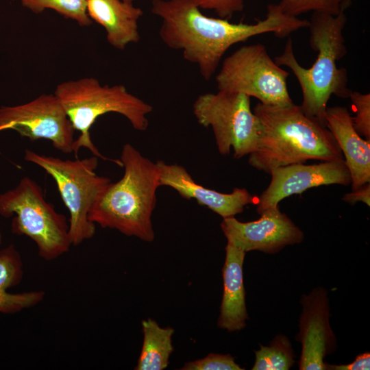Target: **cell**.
<instances>
[{
  "label": "cell",
  "mask_w": 370,
  "mask_h": 370,
  "mask_svg": "<svg viewBox=\"0 0 370 370\" xmlns=\"http://www.w3.org/2000/svg\"><path fill=\"white\" fill-rule=\"evenodd\" d=\"M193 0H152L151 11L161 20L159 36L169 48L197 66L205 80L215 74L225 52L251 37L273 33L284 38L308 27L309 21L289 16L278 4H269L264 19L254 24L233 23L205 16Z\"/></svg>",
  "instance_id": "1"
},
{
  "label": "cell",
  "mask_w": 370,
  "mask_h": 370,
  "mask_svg": "<svg viewBox=\"0 0 370 370\" xmlns=\"http://www.w3.org/2000/svg\"><path fill=\"white\" fill-rule=\"evenodd\" d=\"M254 113L259 122L256 149L248 162L269 173L277 167L309 160L344 159L327 127L308 117L299 106H268L258 103Z\"/></svg>",
  "instance_id": "2"
},
{
  "label": "cell",
  "mask_w": 370,
  "mask_h": 370,
  "mask_svg": "<svg viewBox=\"0 0 370 370\" xmlns=\"http://www.w3.org/2000/svg\"><path fill=\"white\" fill-rule=\"evenodd\" d=\"M345 12L336 16L312 12L309 21L310 45L317 51V57L310 68L297 62L288 38L283 53L275 58L279 66L289 68L299 84L302 92L300 106L310 119L326 127L325 112L332 95L349 98L352 90L347 87V73L338 68L337 61L347 53L343 29L347 23Z\"/></svg>",
  "instance_id": "3"
},
{
  "label": "cell",
  "mask_w": 370,
  "mask_h": 370,
  "mask_svg": "<svg viewBox=\"0 0 370 370\" xmlns=\"http://www.w3.org/2000/svg\"><path fill=\"white\" fill-rule=\"evenodd\" d=\"M120 160L124 169L123 177L104 186L89 211L88 219L101 227L152 242L155 234L151 217L160 186V168L130 143L123 146Z\"/></svg>",
  "instance_id": "4"
},
{
  "label": "cell",
  "mask_w": 370,
  "mask_h": 370,
  "mask_svg": "<svg viewBox=\"0 0 370 370\" xmlns=\"http://www.w3.org/2000/svg\"><path fill=\"white\" fill-rule=\"evenodd\" d=\"M54 95L63 106L73 128L80 132L73 144L77 155L81 147L94 156L111 161L122 167L120 159L103 156L92 142L90 129L101 115L115 112L125 116L133 128L145 131L149 127L147 116L153 107L130 93L123 85H101L93 77H84L62 82L56 86Z\"/></svg>",
  "instance_id": "5"
},
{
  "label": "cell",
  "mask_w": 370,
  "mask_h": 370,
  "mask_svg": "<svg viewBox=\"0 0 370 370\" xmlns=\"http://www.w3.org/2000/svg\"><path fill=\"white\" fill-rule=\"evenodd\" d=\"M14 214L12 232L31 238L41 258L53 260L69 251L72 245L66 217L46 201L42 187L28 177L0 195V215Z\"/></svg>",
  "instance_id": "6"
},
{
  "label": "cell",
  "mask_w": 370,
  "mask_h": 370,
  "mask_svg": "<svg viewBox=\"0 0 370 370\" xmlns=\"http://www.w3.org/2000/svg\"><path fill=\"white\" fill-rule=\"evenodd\" d=\"M24 159L39 166L53 178L70 213L71 245H78L91 238L96 229L88 219L89 211L100 192L111 182L110 178L97 174L99 158L93 155L81 160H62L26 149Z\"/></svg>",
  "instance_id": "7"
},
{
  "label": "cell",
  "mask_w": 370,
  "mask_h": 370,
  "mask_svg": "<svg viewBox=\"0 0 370 370\" xmlns=\"http://www.w3.org/2000/svg\"><path fill=\"white\" fill-rule=\"evenodd\" d=\"M289 73L280 68L261 44L241 47L225 58L215 76L218 90L242 93L264 105L293 104L286 79Z\"/></svg>",
  "instance_id": "8"
},
{
  "label": "cell",
  "mask_w": 370,
  "mask_h": 370,
  "mask_svg": "<svg viewBox=\"0 0 370 370\" xmlns=\"http://www.w3.org/2000/svg\"><path fill=\"white\" fill-rule=\"evenodd\" d=\"M197 122L211 127L219 152L227 155L231 148L236 159L249 155L256 147L259 122L246 95L218 90L199 95L193 106Z\"/></svg>",
  "instance_id": "9"
},
{
  "label": "cell",
  "mask_w": 370,
  "mask_h": 370,
  "mask_svg": "<svg viewBox=\"0 0 370 370\" xmlns=\"http://www.w3.org/2000/svg\"><path fill=\"white\" fill-rule=\"evenodd\" d=\"M12 130L32 141L47 139L64 153H73L75 130L54 94L16 106L0 108V132Z\"/></svg>",
  "instance_id": "10"
},
{
  "label": "cell",
  "mask_w": 370,
  "mask_h": 370,
  "mask_svg": "<svg viewBox=\"0 0 370 370\" xmlns=\"http://www.w3.org/2000/svg\"><path fill=\"white\" fill-rule=\"evenodd\" d=\"M221 228L227 243L245 252L275 254L287 245L301 243L304 238L301 230L279 206L266 209L256 221L241 222L234 217L225 218Z\"/></svg>",
  "instance_id": "11"
},
{
  "label": "cell",
  "mask_w": 370,
  "mask_h": 370,
  "mask_svg": "<svg viewBox=\"0 0 370 370\" xmlns=\"http://www.w3.org/2000/svg\"><path fill=\"white\" fill-rule=\"evenodd\" d=\"M271 180L256 203L260 214L271 207L278 206L284 199L295 194H301L307 189L323 185L349 186L351 177L344 159L321 161L305 164L297 163L272 169Z\"/></svg>",
  "instance_id": "12"
},
{
  "label": "cell",
  "mask_w": 370,
  "mask_h": 370,
  "mask_svg": "<svg viewBox=\"0 0 370 370\" xmlns=\"http://www.w3.org/2000/svg\"><path fill=\"white\" fill-rule=\"evenodd\" d=\"M300 302L302 312L296 336L301 344L299 369L327 370L325 358L336 347L335 335L330 324L328 291L317 287L308 295H303Z\"/></svg>",
  "instance_id": "13"
},
{
  "label": "cell",
  "mask_w": 370,
  "mask_h": 370,
  "mask_svg": "<svg viewBox=\"0 0 370 370\" xmlns=\"http://www.w3.org/2000/svg\"><path fill=\"white\" fill-rule=\"evenodd\" d=\"M160 171V184L175 190L186 199H193L220 215L223 219L243 212L245 206L254 202V197L247 189L235 188L230 193L210 189L194 181L187 170L177 164L156 162Z\"/></svg>",
  "instance_id": "14"
},
{
  "label": "cell",
  "mask_w": 370,
  "mask_h": 370,
  "mask_svg": "<svg viewBox=\"0 0 370 370\" xmlns=\"http://www.w3.org/2000/svg\"><path fill=\"white\" fill-rule=\"evenodd\" d=\"M325 121L343 153L351 177L352 190L370 182V140L362 139L358 134L347 108L328 107Z\"/></svg>",
  "instance_id": "15"
},
{
  "label": "cell",
  "mask_w": 370,
  "mask_h": 370,
  "mask_svg": "<svg viewBox=\"0 0 370 370\" xmlns=\"http://www.w3.org/2000/svg\"><path fill=\"white\" fill-rule=\"evenodd\" d=\"M87 14L105 29L113 47L123 50L139 41L138 21L143 12L132 0H87Z\"/></svg>",
  "instance_id": "16"
},
{
  "label": "cell",
  "mask_w": 370,
  "mask_h": 370,
  "mask_svg": "<svg viewBox=\"0 0 370 370\" xmlns=\"http://www.w3.org/2000/svg\"><path fill=\"white\" fill-rule=\"evenodd\" d=\"M245 254L227 243L223 267V293L217 325L228 332L243 330L248 319L243 274Z\"/></svg>",
  "instance_id": "17"
},
{
  "label": "cell",
  "mask_w": 370,
  "mask_h": 370,
  "mask_svg": "<svg viewBox=\"0 0 370 370\" xmlns=\"http://www.w3.org/2000/svg\"><path fill=\"white\" fill-rule=\"evenodd\" d=\"M23 275L20 254L13 245L0 251V312L16 313L32 308L45 297L42 291L10 293L7 289L17 285Z\"/></svg>",
  "instance_id": "18"
},
{
  "label": "cell",
  "mask_w": 370,
  "mask_h": 370,
  "mask_svg": "<svg viewBox=\"0 0 370 370\" xmlns=\"http://www.w3.org/2000/svg\"><path fill=\"white\" fill-rule=\"evenodd\" d=\"M143 343L136 370H162L169 363L173 351L172 328H161L154 320L142 321Z\"/></svg>",
  "instance_id": "19"
},
{
  "label": "cell",
  "mask_w": 370,
  "mask_h": 370,
  "mask_svg": "<svg viewBox=\"0 0 370 370\" xmlns=\"http://www.w3.org/2000/svg\"><path fill=\"white\" fill-rule=\"evenodd\" d=\"M255 356L253 370H288L295 363L291 343L282 334L277 335L269 345H260Z\"/></svg>",
  "instance_id": "20"
},
{
  "label": "cell",
  "mask_w": 370,
  "mask_h": 370,
  "mask_svg": "<svg viewBox=\"0 0 370 370\" xmlns=\"http://www.w3.org/2000/svg\"><path fill=\"white\" fill-rule=\"evenodd\" d=\"M22 5L36 14L51 9L81 26H90L92 21L87 14V0H20Z\"/></svg>",
  "instance_id": "21"
},
{
  "label": "cell",
  "mask_w": 370,
  "mask_h": 370,
  "mask_svg": "<svg viewBox=\"0 0 370 370\" xmlns=\"http://www.w3.org/2000/svg\"><path fill=\"white\" fill-rule=\"evenodd\" d=\"M354 0H281L278 5L284 13L294 17L308 12L336 16L351 5Z\"/></svg>",
  "instance_id": "22"
},
{
  "label": "cell",
  "mask_w": 370,
  "mask_h": 370,
  "mask_svg": "<svg viewBox=\"0 0 370 370\" xmlns=\"http://www.w3.org/2000/svg\"><path fill=\"white\" fill-rule=\"evenodd\" d=\"M349 98L356 113L352 116L354 127L360 136L370 140V94L352 91Z\"/></svg>",
  "instance_id": "23"
},
{
  "label": "cell",
  "mask_w": 370,
  "mask_h": 370,
  "mask_svg": "<svg viewBox=\"0 0 370 370\" xmlns=\"http://www.w3.org/2000/svg\"><path fill=\"white\" fill-rule=\"evenodd\" d=\"M182 370H242L230 354H210L204 358L184 364Z\"/></svg>",
  "instance_id": "24"
},
{
  "label": "cell",
  "mask_w": 370,
  "mask_h": 370,
  "mask_svg": "<svg viewBox=\"0 0 370 370\" xmlns=\"http://www.w3.org/2000/svg\"><path fill=\"white\" fill-rule=\"evenodd\" d=\"M200 9L214 10L219 18L227 19L244 8V0H193Z\"/></svg>",
  "instance_id": "25"
},
{
  "label": "cell",
  "mask_w": 370,
  "mask_h": 370,
  "mask_svg": "<svg viewBox=\"0 0 370 370\" xmlns=\"http://www.w3.org/2000/svg\"><path fill=\"white\" fill-rule=\"evenodd\" d=\"M369 369L370 354L369 352H365L358 355L352 363L347 365H327V369L330 370H367Z\"/></svg>",
  "instance_id": "26"
},
{
  "label": "cell",
  "mask_w": 370,
  "mask_h": 370,
  "mask_svg": "<svg viewBox=\"0 0 370 370\" xmlns=\"http://www.w3.org/2000/svg\"><path fill=\"white\" fill-rule=\"evenodd\" d=\"M343 200L354 205L356 202H363L370 206V183L363 184L359 188L352 190V192L344 195Z\"/></svg>",
  "instance_id": "27"
},
{
  "label": "cell",
  "mask_w": 370,
  "mask_h": 370,
  "mask_svg": "<svg viewBox=\"0 0 370 370\" xmlns=\"http://www.w3.org/2000/svg\"><path fill=\"white\" fill-rule=\"evenodd\" d=\"M1 234H0V243H1Z\"/></svg>",
  "instance_id": "28"
},
{
  "label": "cell",
  "mask_w": 370,
  "mask_h": 370,
  "mask_svg": "<svg viewBox=\"0 0 370 370\" xmlns=\"http://www.w3.org/2000/svg\"><path fill=\"white\" fill-rule=\"evenodd\" d=\"M125 1H131V0H125Z\"/></svg>",
  "instance_id": "29"
}]
</instances>
